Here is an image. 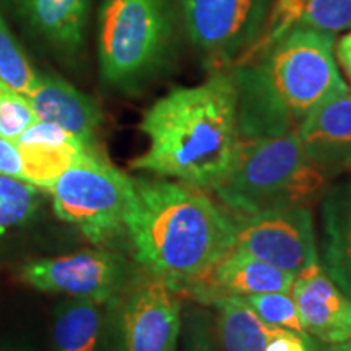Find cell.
I'll return each mask as SVG.
<instances>
[{"label": "cell", "mask_w": 351, "mask_h": 351, "mask_svg": "<svg viewBox=\"0 0 351 351\" xmlns=\"http://www.w3.org/2000/svg\"><path fill=\"white\" fill-rule=\"evenodd\" d=\"M138 129L148 147L132 169L213 192L243 142L231 72L215 70L199 85L171 88L143 112Z\"/></svg>", "instance_id": "1"}, {"label": "cell", "mask_w": 351, "mask_h": 351, "mask_svg": "<svg viewBox=\"0 0 351 351\" xmlns=\"http://www.w3.org/2000/svg\"><path fill=\"white\" fill-rule=\"evenodd\" d=\"M125 238L135 262L179 293L234 247L236 221L207 191L173 179L134 178Z\"/></svg>", "instance_id": "2"}, {"label": "cell", "mask_w": 351, "mask_h": 351, "mask_svg": "<svg viewBox=\"0 0 351 351\" xmlns=\"http://www.w3.org/2000/svg\"><path fill=\"white\" fill-rule=\"evenodd\" d=\"M243 140L295 132L315 106L348 90L335 34L296 25L231 70Z\"/></svg>", "instance_id": "3"}, {"label": "cell", "mask_w": 351, "mask_h": 351, "mask_svg": "<svg viewBox=\"0 0 351 351\" xmlns=\"http://www.w3.org/2000/svg\"><path fill=\"white\" fill-rule=\"evenodd\" d=\"M328 179L307 160L296 130L241 142L213 194L234 219L291 207L313 208Z\"/></svg>", "instance_id": "4"}, {"label": "cell", "mask_w": 351, "mask_h": 351, "mask_svg": "<svg viewBox=\"0 0 351 351\" xmlns=\"http://www.w3.org/2000/svg\"><path fill=\"white\" fill-rule=\"evenodd\" d=\"M178 13L171 0H101V80L121 93H138L173 62Z\"/></svg>", "instance_id": "5"}, {"label": "cell", "mask_w": 351, "mask_h": 351, "mask_svg": "<svg viewBox=\"0 0 351 351\" xmlns=\"http://www.w3.org/2000/svg\"><path fill=\"white\" fill-rule=\"evenodd\" d=\"M46 192L52 197L57 217L75 225L93 244L125 236L135 195L134 178L112 166L98 150L88 152Z\"/></svg>", "instance_id": "6"}, {"label": "cell", "mask_w": 351, "mask_h": 351, "mask_svg": "<svg viewBox=\"0 0 351 351\" xmlns=\"http://www.w3.org/2000/svg\"><path fill=\"white\" fill-rule=\"evenodd\" d=\"M106 351H179L181 293L161 276L143 270L106 304Z\"/></svg>", "instance_id": "7"}, {"label": "cell", "mask_w": 351, "mask_h": 351, "mask_svg": "<svg viewBox=\"0 0 351 351\" xmlns=\"http://www.w3.org/2000/svg\"><path fill=\"white\" fill-rule=\"evenodd\" d=\"M274 0H181L189 41L215 70L236 67L267 32Z\"/></svg>", "instance_id": "8"}, {"label": "cell", "mask_w": 351, "mask_h": 351, "mask_svg": "<svg viewBox=\"0 0 351 351\" xmlns=\"http://www.w3.org/2000/svg\"><path fill=\"white\" fill-rule=\"evenodd\" d=\"M129 261L108 249H86L25 263L20 278L38 291L108 304L134 276Z\"/></svg>", "instance_id": "9"}, {"label": "cell", "mask_w": 351, "mask_h": 351, "mask_svg": "<svg viewBox=\"0 0 351 351\" xmlns=\"http://www.w3.org/2000/svg\"><path fill=\"white\" fill-rule=\"evenodd\" d=\"M234 245L296 276L319 262L314 217L309 207L270 210L234 219Z\"/></svg>", "instance_id": "10"}, {"label": "cell", "mask_w": 351, "mask_h": 351, "mask_svg": "<svg viewBox=\"0 0 351 351\" xmlns=\"http://www.w3.org/2000/svg\"><path fill=\"white\" fill-rule=\"evenodd\" d=\"M296 135L307 160L328 181L351 171V88L315 106Z\"/></svg>", "instance_id": "11"}, {"label": "cell", "mask_w": 351, "mask_h": 351, "mask_svg": "<svg viewBox=\"0 0 351 351\" xmlns=\"http://www.w3.org/2000/svg\"><path fill=\"white\" fill-rule=\"evenodd\" d=\"M289 293L306 332L319 343H339L351 335V298L326 274L320 261L295 276Z\"/></svg>", "instance_id": "12"}, {"label": "cell", "mask_w": 351, "mask_h": 351, "mask_svg": "<svg viewBox=\"0 0 351 351\" xmlns=\"http://www.w3.org/2000/svg\"><path fill=\"white\" fill-rule=\"evenodd\" d=\"M295 276L258 261L251 254L232 247L200 282L192 285L186 295L200 304H210L217 298H244L261 293H289Z\"/></svg>", "instance_id": "13"}, {"label": "cell", "mask_w": 351, "mask_h": 351, "mask_svg": "<svg viewBox=\"0 0 351 351\" xmlns=\"http://www.w3.org/2000/svg\"><path fill=\"white\" fill-rule=\"evenodd\" d=\"M26 98L38 121L51 122L83 143L96 147L104 114L98 101L90 95L54 73H38L36 85Z\"/></svg>", "instance_id": "14"}, {"label": "cell", "mask_w": 351, "mask_h": 351, "mask_svg": "<svg viewBox=\"0 0 351 351\" xmlns=\"http://www.w3.org/2000/svg\"><path fill=\"white\" fill-rule=\"evenodd\" d=\"M23 160L26 179L29 184L47 191V187L78 163L96 147L83 143L67 130L51 122L36 121L15 142Z\"/></svg>", "instance_id": "15"}, {"label": "cell", "mask_w": 351, "mask_h": 351, "mask_svg": "<svg viewBox=\"0 0 351 351\" xmlns=\"http://www.w3.org/2000/svg\"><path fill=\"white\" fill-rule=\"evenodd\" d=\"M25 25L65 57L83 51L93 0H10Z\"/></svg>", "instance_id": "16"}, {"label": "cell", "mask_w": 351, "mask_h": 351, "mask_svg": "<svg viewBox=\"0 0 351 351\" xmlns=\"http://www.w3.org/2000/svg\"><path fill=\"white\" fill-rule=\"evenodd\" d=\"M322 256L326 274L351 298V181L322 197Z\"/></svg>", "instance_id": "17"}, {"label": "cell", "mask_w": 351, "mask_h": 351, "mask_svg": "<svg viewBox=\"0 0 351 351\" xmlns=\"http://www.w3.org/2000/svg\"><path fill=\"white\" fill-rule=\"evenodd\" d=\"M104 306L80 298L60 302L52 317V351H103Z\"/></svg>", "instance_id": "18"}, {"label": "cell", "mask_w": 351, "mask_h": 351, "mask_svg": "<svg viewBox=\"0 0 351 351\" xmlns=\"http://www.w3.org/2000/svg\"><path fill=\"white\" fill-rule=\"evenodd\" d=\"M215 330L219 351H263L276 327L265 324L243 298H217Z\"/></svg>", "instance_id": "19"}, {"label": "cell", "mask_w": 351, "mask_h": 351, "mask_svg": "<svg viewBox=\"0 0 351 351\" xmlns=\"http://www.w3.org/2000/svg\"><path fill=\"white\" fill-rule=\"evenodd\" d=\"M41 207V189L0 174V239L26 225Z\"/></svg>", "instance_id": "20"}, {"label": "cell", "mask_w": 351, "mask_h": 351, "mask_svg": "<svg viewBox=\"0 0 351 351\" xmlns=\"http://www.w3.org/2000/svg\"><path fill=\"white\" fill-rule=\"evenodd\" d=\"M0 82L23 95H28L38 82V72L26 57L19 39L13 36L2 12H0Z\"/></svg>", "instance_id": "21"}, {"label": "cell", "mask_w": 351, "mask_h": 351, "mask_svg": "<svg viewBox=\"0 0 351 351\" xmlns=\"http://www.w3.org/2000/svg\"><path fill=\"white\" fill-rule=\"evenodd\" d=\"M243 300L269 326L296 332L302 337H311L302 326L300 311L291 293H261L244 296Z\"/></svg>", "instance_id": "22"}, {"label": "cell", "mask_w": 351, "mask_h": 351, "mask_svg": "<svg viewBox=\"0 0 351 351\" xmlns=\"http://www.w3.org/2000/svg\"><path fill=\"white\" fill-rule=\"evenodd\" d=\"M300 25L332 34L351 29V0H301Z\"/></svg>", "instance_id": "23"}, {"label": "cell", "mask_w": 351, "mask_h": 351, "mask_svg": "<svg viewBox=\"0 0 351 351\" xmlns=\"http://www.w3.org/2000/svg\"><path fill=\"white\" fill-rule=\"evenodd\" d=\"M36 121V114L26 95L0 82V137L15 143Z\"/></svg>", "instance_id": "24"}, {"label": "cell", "mask_w": 351, "mask_h": 351, "mask_svg": "<svg viewBox=\"0 0 351 351\" xmlns=\"http://www.w3.org/2000/svg\"><path fill=\"white\" fill-rule=\"evenodd\" d=\"M179 351H219L215 317L205 307H191L182 317Z\"/></svg>", "instance_id": "25"}, {"label": "cell", "mask_w": 351, "mask_h": 351, "mask_svg": "<svg viewBox=\"0 0 351 351\" xmlns=\"http://www.w3.org/2000/svg\"><path fill=\"white\" fill-rule=\"evenodd\" d=\"M263 351H319L313 337H302L300 333L275 328Z\"/></svg>", "instance_id": "26"}, {"label": "cell", "mask_w": 351, "mask_h": 351, "mask_svg": "<svg viewBox=\"0 0 351 351\" xmlns=\"http://www.w3.org/2000/svg\"><path fill=\"white\" fill-rule=\"evenodd\" d=\"M0 174L28 182L19 147L3 137H0Z\"/></svg>", "instance_id": "27"}, {"label": "cell", "mask_w": 351, "mask_h": 351, "mask_svg": "<svg viewBox=\"0 0 351 351\" xmlns=\"http://www.w3.org/2000/svg\"><path fill=\"white\" fill-rule=\"evenodd\" d=\"M335 59L351 85V29L335 41Z\"/></svg>", "instance_id": "28"}, {"label": "cell", "mask_w": 351, "mask_h": 351, "mask_svg": "<svg viewBox=\"0 0 351 351\" xmlns=\"http://www.w3.org/2000/svg\"><path fill=\"white\" fill-rule=\"evenodd\" d=\"M319 351H351V335L343 341H339V343L333 345H322Z\"/></svg>", "instance_id": "29"}, {"label": "cell", "mask_w": 351, "mask_h": 351, "mask_svg": "<svg viewBox=\"0 0 351 351\" xmlns=\"http://www.w3.org/2000/svg\"><path fill=\"white\" fill-rule=\"evenodd\" d=\"M0 351H29L25 348H0Z\"/></svg>", "instance_id": "30"}]
</instances>
